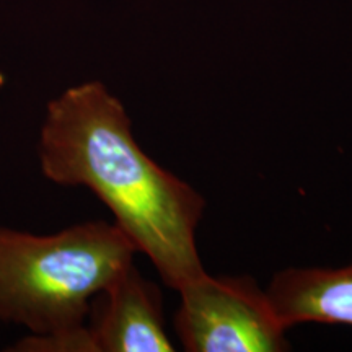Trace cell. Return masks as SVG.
I'll return each mask as SVG.
<instances>
[{"mask_svg":"<svg viewBox=\"0 0 352 352\" xmlns=\"http://www.w3.org/2000/svg\"><path fill=\"white\" fill-rule=\"evenodd\" d=\"M38 158L50 182L90 189L168 287L206 274L196 246L204 197L140 148L124 104L103 83L70 87L47 103Z\"/></svg>","mask_w":352,"mask_h":352,"instance_id":"obj_1","label":"cell"},{"mask_svg":"<svg viewBox=\"0 0 352 352\" xmlns=\"http://www.w3.org/2000/svg\"><path fill=\"white\" fill-rule=\"evenodd\" d=\"M138 248L116 223H78L54 235L0 226V324L30 334L10 351L94 352L91 300L134 263Z\"/></svg>","mask_w":352,"mask_h":352,"instance_id":"obj_2","label":"cell"},{"mask_svg":"<svg viewBox=\"0 0 352 352\" xmlns=\"http://www.w3.org/2000/svg\"><path fill=\"white\" fill-rule=\"evenodd\" d=\"M175 331L189 352H283L290 344L266 290L252 277L206 272L178 290Z\"/></svg>","mask_w":352,"mask_h":352,"instance_id":"obj_3","label":"cell"},{"mask_svg":"<svg viewBox=\"0 0 352 352\" xmlns=\"http://www.w3.org/2000/svg\"><path fill=\"white\" fill-rule=\"evenodd\" d=\"M87 331L94 352H171L162 292L129 264L91 300Z\"/></svg>","mask_w":352,"mask_h":352,"instance_id":"obj_4","label":"cell"},{"mask_svg":"<svg viewBox=\"0 0 352 352\" xmlns=\"http://www.w3.org/2000/svg\"><path fill=\"white\" fill-rule=\"evenodd\" d=\"M285 328L298 323L351 324L352 263L342 267H287L266 289Z\"/></svg>","mask_w":352,"mask_h":352,"instance_id":"obj_5","label":"cell"}]
</instances>
